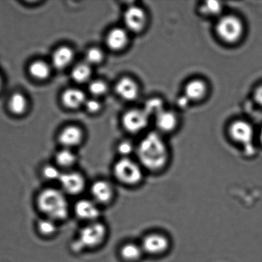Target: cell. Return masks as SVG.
I'll list each match as a JSON object with an SVG mask.
<instances>
[{"label": "cell", "instance_id": "cell-1", "mask_svg": "<svg viewBox=\"0 0 262 262\" xmlns=\"http://www.w3.org/2000/svg\"><path fill=\"white\" fill-rule=\"evenodd\" d=\"M34 205L40 216L48 218L59 224L66 222L72 214V205L69 197L58 186H47L35 194Z\"/></svg>", "mask_w": 262, "mask_h": 262}, {"label": "cell", "instance_id": "cell-2", "mask_svg": "<svg viewBox=\"0 0 262 262\" xmlns=\"http://www.w3.org/2000/svg\"><path fill=\"white\" fill-rule=\"evenodd\" d=\"M135 154L145 170L153 173L163 170L169 161L168 146L161 136L156 133H151L141 140Z\"/></svg>", "mask_w": 262, "mask_h": 262}, {"label": "cell", "instance_id": "cell-3", "mask_svg": "<svg viewBox=\"0 0 262 262\" xmlns=\"http://www.w3.org/2000/svg\"><path fill=\"white\" fill-rule=\"evenodd\" d=\"M109 235V227L102 220L83 224L71 241V252L78 255L98 250L106 243Z\"/></svg>", "mask_w": 262, "mask_h": 262}, {"label": "cell", "instance_id": "cell-4", "mask_svg": "<svg viewBox=\"0 0 262 262\" xmlns=\"http://www.w3.org/2000/svg\"><path fill=\"white\" fill-rule=\"evenodd\" d=\"M111 171L114 181L126 187L139 186L145 177V169L137 159L132 158H117Z\"/></svg>", "mask_w": 262, "mask_h": 262}, {"label": "cell", "instance_id": "cell-5", "mask_svg": "<svg viewBox=\"0 0 262 262\" xmlns=\"http://www.w3.org/2000/svg\"><path fill=\"white\" fill-rule=\"evenodd\" d=\"M57 184L69 198H80L89 186L86 174L78 169L63 171Z\"/></svg>", "mask_w": 262, "mask_h": 262}, {"label": "cell", "instance_id": "cell-6", "mask_svg": "<svg viewBox=\"0 0 262 262\" xmlns=\"http://www.w3.org/2000/svg\"><path fill=\"white\" fill-rule=\"evenodd\" d=\"M89 197L102 208L113 204L117 197L114 182L109 179L100 178L89 184Z\"/></svg>", "mask_w": 262, "mask_h": 262}, {"label": "cell", "instance_id": "cell-7", "mask_svg": "<svg viewBox=\"0 0 262 262\" xmlns=\"http://www.w3.org/2000/svg\"><path fill=\"white\" fill-rule=\"evenodd\" d=\"M72 214L86 224L102 220V208L91 198L80 197L72 205Z\"/></svg>", "mask_w": 262, "mask_h": 262}, {"label": "cell", "instance_id": "cell-8", "mask_svg": "<svg viewBox=\"0 0 262 262\" xmlns=\"http://www.w3.org/2000/svg\"><path fill=\"white\" fill-rule=\"evenodd\" d=\"M216 30L217 34L225 42L234 43L242 37L243 25L237 17L228 15L219 20Z\"/></svg>", "mask_w": 262, "mask_h": 262}, {"label": "cell", "instance_id": "cell-9", "mask_svg": "<svg viewBox=\"0 0 262 262\" xmlns=\"http://www.w3.org/2000/svg\"><path fill=\"white\" fill-rule=\"evenodd\" d=\"M229 132L232 140L245 146L246 153L252 156L255 151L252 145L254 136L252 126L248 122L239 120L233 123Z\"/></svg>", "mask_w": 262, "mask_h": 262}, {"label": "cell", "instance_id": "cell-10", "mask_svg": "<svg viewBox=\"0 0 262 262\" xmlns=\"http://www.w3.org/2000/svg\"><path fill=\"white\" fill-rule=\"evenodd\" d=\"M145 254L151 256L163 255L169 250L171 241L163 233L155 232L146 235L140 243Z\"/></svg>", "mask_w": 262, "mask_h": 262}, {"label": "cell", "instance_id": "cell-11", "mask_svg": "<svg viewBox=\"0 0 262 262\" xmlns=\"http://www.w3.org/2000/svg\"><path fill=\"white\" fill-rule=\"evenodd\" d=\"M84 133L76 125H69L64 128L58 136V143L61 147L75 150L83 144Z\"/></svg>", "mask_w": 262, "mask_h": 262}, {"label": "cell", "instance_id": "cell-12", "mask_svg": "<svg viewBox=\"0 0 262 262\" xmlns=\"http://www.w3.org/2000/svg\"><path fill=\"white\" fill-rule=\"evenodd\" d=\"M148 123V115L141 110H130L123 117V125L128 133L136 134L145 129Z\"/></svg>", "mask_w": 262, "mask_h": 262}, {"label": "cell", "instance_id": "cell-13", "mask_svg": "<svg viewBox=\"0 0 262 262\" xmlns=\"http://www.w3.org/2000/svg\"><path fill=\"white\" fill-rule=\"evenodd\" d=\"M123 19L127 29L135 33L141 32L147 21L145 12L137 6L128 8L125 12Z\"/></svg>", "mask_w": 262, "mask_h": 262}, {"label": "cell", "instance_id": "cell-14", "mask_svg": "<svg viewBox=\"0 0 262 262\" xmlns=\"http://www.w3.org/2000/svg\"><path fill=\"white\" fill-rule=\"evenodd\" d=\"M79 156L75 150L61 147L54 154L53 162L63 171L77 169Z\"/></svg>", "mask_w": 262, "mask_h": 262}, {"label": "cell", "instance_id": "cell-15", "mask_svg": "<svg viewBox=\"0 0 262 262\" xmlns=\"http://www.w3.org/2000/svg\"><path fill=\"white\" fill-rule=\"evenodd\" d=\"M117 255L123 262H138L143 258L145 253L140 243L127 241L120 245Z\"/></svg>", "mask_w": 262, "mask_h": 262}, {"label": "cell", "instance_id": "cell-16", "mask_svg": "<svg viewBox=\"0 0 262 262\" xmlns=\"http://www.w3.org/2000/svg\"><path fill=\"white\" fill-rule=\"evenodd\" d=\"M60 225L55 221L40 216L35 221V228L36 232L41 238L51 239L58 234Z\"/></svg>", "mask_w": 262, "mask_h": 262}, {"label": "cell", "instance_id": "cell-17", "mask_svg": "<svg viewBox=\"0 0 262 262\" xmlns=\"http://www.w3.org/2000/svg\"><path fill=\"white\" fill-rule=\"evenodd\" d=\"M118 96L127 101H134L138 96L137 84L130 78H123L117 82L115 86Z\"/></svg>", "mask_w": 262, "mask_h": 262}, {"label": "cell", "instance_id": "cell-18", "mask_svg": "<svg viewBox=\"0 0 262 262\" xmlns=\"http://www.w3.org/2000/svg\"><path fill=\"white\" fill-rule=\"evenodd\" d=\"M129 37L127 31L123 28H114L108 33L106 43L108 48L115 51L123 50L127 46Z\"/></svg>", "mask_w": 262, "mask_h": 262}, {"label": "cell", "instance_id": "cell-19", "mask_svg": "<svg viewBox=\"0 0 262 262\" xmlns=\"http://www.w3.org/2000/svg\"><path fill=\"white\" fill-rule=\"evenodd\" d=\"M87 101L86 95L81 90L69 89L62 95V102L69 109H77L84 105Z\"/></svg>", "mask_w": 262, "mask_h": 262}, {"label": "cell", "instance_id": "cell-20", "mask_svg": "<svg viewBox=\"0 0 262 262\" xmlns=\"http://www.w3.org/2000/svg\"><path fill=\"white\" fill-rule=\"evenodd\" d=\"M74 51L68 46H62L54 51L51 56V62L54 68L64 69L68 67L74 59Z\"/></svg>", "mask_w": 262, "mask_h": 262}, {"label": "cell", "instance_id": "cell-21", "mask_svg": "<svg viewBox=\"0 0 262 262\" xmlns=\"http://www.w3.org/2000/svg\"><path fill=\"white\" fill-rule=\"evenodd\" d=\"M207 87L204 81L194 79L187 83L185 89L186 97L190 101H199L204 98L207 93Z\"/></svg>", "mask_w": 262, "mask_h": 262}, {"label": "cell", "instance_id": "cell-22", "mask_svg": "<svg viewBox=\"0 0 262 262\" xmlns=\"http://www.w3.org/2000/svg\"><path fill=\"white\" fill-rule=\"evenodd\" d=\"M63 171L53 162H49L41 166L39 171L41 179L49 184H58Z\"/></svg>", "mask_w": 262, "mask_h": 262}, {"label": "cell", "instance_id": "cell-23", "mask_svg": "<svg viewBox=\"0 0 262 262\" xmlns=\"http://www.w3.org/2000/svg\"><path fill=\"white\" fill-rule=\"evenodd\" d=\"M156 125L163 132H171L176 126V117L173 113L163 111L156 116Z\"/></svg>", "mask_w": 262, "mask_h": 262}, {"label": "cell", "instance_id": "cell-24", "mask_svg": "<svg viewBox=\"0 0 262 262\" xmlns=\"http://www.w3.org/2000/svg\"><path fill=\"white\" fill-rule=\"evenodd\" d=\"M30 76L37 80H45L51 74V69L47 63L42 60L34 61L28 68Z\"/></svg>", "mask_w": 262, "mask_h": 262}, {"label": "cell", "instance_id": "cell-25", "mask_svg": "<svg viewBox=\"0 0 262 262\" xmlns=\"http://www.w3.org/2000/svg\"><path fill=\"white\" fill-rule=\"evenodd\" d=\"M9 108L13 114L20 115L24 114L28 108L27 99L24 95L15 93L12 95L9 101Z\"/></svg>", "mask_w": 262, "mask_h": 262}, {"label": "cell", "instance_id": "cell-26", "mask_svg": "<svg viewBox=\"0 0 262 262\" xmlns=\"http://www.w3.org/2000/svg\"><path fill=\"white\" fill-rule=\"evenodd\" d=\"M92 75L91 66L86 63L76 65L71 72V77L78 83H85L89 81Z\"/></svg>", "mask_w": 262, "mask_h": 262}, {"label": "cell", "instance_id": "cell-27", "mask_svg": "<svg viewBox=\"0 0 262 262\" xmlns=\"http://www.w3.org/2000/svg\"><path fill=\"white\" fill-rule=\"evenodd\" d=\"M136 149L137 146L129 140L120 141L115 147L118 158H132V154H136Z\"/></svg>", "mask_w": 262, "mask_h": 262}, {"label": "cell", "instance_id": "cell-28", "mask_svg": "<svg viewBox=\"0 0 262 262\" xmlns=\"http://www.w3.org/2000/svg\"><path fill=\"white\" fill-rule=\"evenodd\" d=\"M104 58V54L99 48H91L86 52V63L89 66L98 65L102 62Z\"/></svg>", "mask_w": 262, "mask_h": 262}, {"label": "cell", "instance_id": "cell-29", "mask_svg": "<svg viewBox=\"0 0 262 262\" xmlns=\"http://www.w3.org/2000/svg\"><path fill=\"white\" fill-rule=\"evenodd\" d=\"M89 91L95 98L104 96L108 91L106 83L102 80H94L90 83Z\"/></svg>", "mask_w": 262, "mask_h": 262}, {"label": "cell", "instance_id": "cell-30", "mask_svg": "<svg viewBox=\"0 0 262 262\" xmlns=\"http://www.w3.org/2000/svg\"><path fill=\"white\" fill-rule=\"evenodd\" d=\"M222 10L221 3L218 1L210 0L205 2L201 7L202 13L206 15H216L219 14Z\"/></svg>", "mask_w": 262, "mask_h": 262}, {"label": "cell", "instance_id": "cell-31", "mask_svg": "<svg viewBox=\"0 0 262 262\" xmlns=\"http://www.w3.org/2000/svg\"><path fill=\"white\" fill-rule=\"evenodd\" d=\"M163 107V102L160 99H153L147 102V104L146 105L145 110L144 111L148 115L155 114L156 116H157L160 113L164 111Z\"/></svg>", "mask_w": 262, "mask_h": 262}, {"label": "cell", "instance_id": "cell-32", "mask_svg": "<svg viewBox=\"0 0 262 262\" xmlns=\"http://www.w3.org/2000/svg\"><path fill=\"white\" fill-rule=\"evenodd\" d=\"M84 106H86L87 112L91 113V114L98 113L102 107L101 102L96 98H95V97L87 100Z\"/></svg>", "mask_w": 262, "mask_h": 262}, {"label": "cell", "instance_id": "cell-33", "mask_svg": "<svg viewBox=\"0 0 262 262\" xmlns=\"http://www.w3.org/2000/svg\"><path fill=\"white\" fill-rule=\"evenodd\" d=\"M254 97H255L256 102L262 106V85L256 90Z\"/></svg>", "mask_w": 262, "mask_h": 262}, {"label": "cell", "instance_id": "cell-34", "mask_svg": "<svg viewBox=\"0 0 262 262\" xmlns=\"http://www.w3.org/2000/svg\"><path fill=\"white\" fill-rule=\"evenodd\" d=\"M2 86H3V79L2 78L1 75H0V91H1Z\"/></svg>", "mask_w": 262, "mask_h": 262}, {"label": "cell", "instance_id": "cell-35", "mask_svg": "<svg viewBox=\"0 0 262 262\" xmlns=\"http://www.w3.org/2000/svg\"><path fill=\"white\" fill-rule=\"evenodd\" d=\"M260 140L261 141V143H262V129L261 130L260 135Z\"/></svg>", "mask_w": 262, "mask_h": 262}]
</instances>
